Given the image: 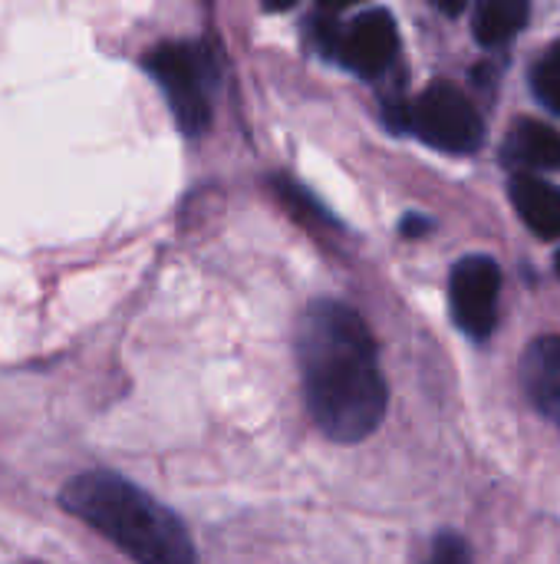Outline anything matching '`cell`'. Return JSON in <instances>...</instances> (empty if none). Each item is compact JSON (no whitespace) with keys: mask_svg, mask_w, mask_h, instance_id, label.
I'll return each mask as SVG.
<instances>
[{"mask_svg":"<svg viewBox=\"0 0 560 564\" xmlns=\"http://www.w3.org/2000/svg\"><path fill=\"white\" fill-rule=\"evenodd\" d=\"M297 357L314 423L337 443L366 440L386 416V380L363 317L340 301H314L297 330Z\"/></svg>","mask_w":560,"mask_h":564,"instance_id":"6da1fadb","label":"cell"},{"mask_svg":"<svg viewBox=\"0 0 560 564\" xmlns=\"http://www.w3.org/2000/svg\"><path fill=\"white\" fill-rule=\"evenodd\" d=\"M59 502L135 564H198L185 522L116 473L76 476Z\"/></svg>","mask_w":560,"mask_h":564,"instance_id":"7a4b0ae2","label":"cell"},{"mask_svg":"<svg viewBox=\"0 0 560 564\" xmlns=\"http://www.w3.org/2000/svg\"><path fill=\"white\" fill-rule=\"evenodd\" d=\"M155 83L165 89L168 106L182 132L198 135L211 122V89H215V59L198 43H162L145 59Z\"/></svg>","mask_w":560,"mask_h":564,"instance_id":"3957f363","label":"cell"},{"mask_svg":"<svg viewBox=\"0 0 560 564\" xmlns=\"http://www.w3.org/2000/svg\"><path fill=\"white\" fill-rule=\"evenodd\" d=\"M403 129L416 132L422 142L442 152H475L485 142V122L462 89L449 83H432L422 96L406 102Z\"/></svg>","mask_w":560,"mask_h":564,"instance_id":"277c9868","label":"cell"},{"mask_svg":"<svg viewBox=\"0 0 560 564\" xmlns=\"http://www.w3.org/2000/svg\"><path fill=\"white\" fill-rule=\"evenodd\" d=\"M320 43L330 56L360 76H380L399 50L396 20L386 10H363L350 23H320Z\"/></svg>","mask_w":560,"mask_h":564,"instance_id":"5b68a950","label":"cell"},{"mask_svg":"<svg viewBox=\"0 0 560 564\" xmlns=\"http://www.w3.org/2000/svg\"><path fill=\"white\" fill-rule=\"evenodd\" d=\"M498 294H502V268L488 254H469L452 268L449 301L455 324L485 340L498 327Z\"/></svg>","mask_w":560,"mask_h":564,"instance_id":"8992f818","label":"cell"},{"mask_svg":"<svg viewBox=\"0 0 560 564\" xmlns=\"http://www.w3.org/2000/svg\"><path fill=\"white\" fill-rule=\"evenodd\" d=\"M508 198L538 238H560V188L538 175H515Z\"/></svg>","mask_w":560,"mask_h":564,"instance_id":"52a82bcc","label":"cell"},{"mask_svg":"<svg viewBox=\"0 0 560 564\" xmlns=\"http://www.w3.org/2000/svg\"><path fill=\"white\" fill-rule=\"evenodd\" d=\"M525 387L535 406L560 426V337H541L528 347Z\"/></svg>","mask_w":560,"mask_h":564,"instance_id":"ba28073f","label":"cell"},{"mask_svg":"<svg viewBox=\"0 0 560 564\" xmlns=\"http://www.w3.org/2000/svg\"><path fill=\"white\" fill-rule=\"evenodd\" d=\"M505 159L538 172H560V132L541 119H518L505 139Z\"/></svg>","mask_w":560,"mask_h":564,"instance_id":"9c48e42d","label":"cell"},{"mask_svg":"<svg viewBox=\"0 0 560 564\" xmlns=\"http://www.w3.org/2000/svg\"><path fill=\"white\" fill-rule=\"evenodd\" d=\"M528 3L525 0H485L475 7V36L485 46L508 43L525 23H528Z\"/></svg>","mask_w":560,"mask_h":564,"instance_id":"30bf717a","label":"cell"},{"mask_svg":"<svg viewBox=\"0 0 560 564\" xmlns=\"http://www.w3.org/2000/svg\"><path fill=\"white\" fill-rule=\"evenodd\" d=\"M535 93L545 106H551L554 112H560V43L535 66Z\"/></svg>","mask_w":560,"mask_h":564,"instance_id":"8fae6325","label":"cell"},{"mask_svg":"<svg viewBox=\"0 0 560 564\" xmlns=\"http://www.w3.org/2000/svg\"><path fill=\"white\" fill-rule=\"evenodd\" d=\"M426 564H472V552L459 535H439Z\"/></svg>","mask_w":560,"mask_h":564,"instance_id":"7c38bea8","label":"cell"},{"mask_svg":"<svg viewBox=\"0 0 560 564\" xmlns=\"http://www.w3.org/2000/svg\"><path fill=\"white\" fill-rule=\"evenodd\" d=\"M422 228H429V225H426V221H419V218H409V221L403 225V231H406V235H419Z\"/></svg>","mask_w":560,"mask_h":564,"instance_id":"4fadbf2b","label":"cell"},{"mask_svg":"<svg viewBox=\"0 0 560 564\" xmlns=\"http://www.w3.org/2000/svg\"><path fill=\"white\" fill-rule=\"evenodd\" d=\"M436 7H439L442 13H449V17H455V13H462V10H465L462 3H436Z\"/></svg>","mask_w":560,"mask_h":564,"instance_id":"5bb4252c","label":"cell"},{"mask_svg":"<svg viewBox=\"0 0 560 564\" xmlns=\"http://www.w3.org/2000/svg\"><path fill=\"white\" fill-rule=\"evenodd\" d=\"M558 274H560V254H558Z\"/></svg>","mask_w":560,"mask_h":564,"instance_id":"9a60e30c","label":"cell"}]
</instances>
